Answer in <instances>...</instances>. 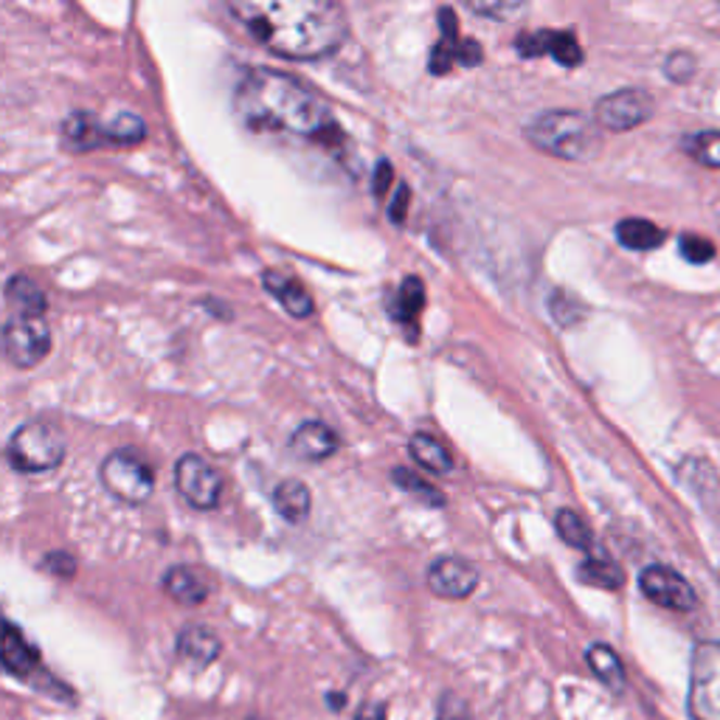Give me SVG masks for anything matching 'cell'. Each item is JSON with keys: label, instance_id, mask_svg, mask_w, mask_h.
Returning <instances> with one entry per match:
<instances>
[{"label": "cell", "instance_id": "obj_29", "mask_svg": "<svg viewBox=\"0 0 720 720\" xmlns=\"http://www.w3.org/2000/svg\"><path fill=\"white\" fill-rule=\"evenodd\" d=\"M423 307H425L423 282H420L416 277H409L406 282L400 284V293H397V307H391V310H395V316L400 321H414Z\"/></svg>", "mask_w": 720, "mask_h": 720}, {"label": "cell", "instance_id": "obj_23", "mask_svg": "<svg viewBox=\"0 0 720 720\" xmlns=\"http://www.w3.org/2000/svg\"><path fill=\"white\" fill-rule=\"evenodd\" d=\"M617 240L628 250H653L667 240V231L658 229L656 222L642 217H628L617 222Z\"/></svg>", "mask_w": 720, "mask_h": 720}, {"label": "cell", "instance_id": "obj_19", "mask_svg": "<svg viewBox=\"0 0 720 720\" xmlns=\"http://www.w3.org/2000/svg\"><path fill=\"white\" fill-rule=\"evenodd\" d=\"M7 307L9 316H46L49 298L35 279L14 273L7 282Z\"/></svg>", "mask_w": 720, "mask_h": 720}, {"label": "cell", "instance_id": "obj_1", "mask_svg": "<svg viewBox=\"0 0 720 720\" xmlns=\"http://www.w3.org/2000/svg\"><path fill=\"white\" fill-rule=\"evenodd\" d=\"M229 12L270 54L321 60L344 46L347 12L330 0H234Z\"/></svg>", "mask_w": 720, "mask_h": 720}, {"label": "cell", "instance_id": "obj_36", "mask_svg": "<svg viewBox=\"0 0 720 720\" xmlns=\"http://www.w3.org/2000/svg\"><path fill=\"white\" fill-rule=\"evenodd\" d=\"M409 201H411V189L409 187L397 189L395 201H391V206H388V217H391L395 226H402V222H406V215H409Z\"/></svg>", "mask_w": 720, "mask_h": 720}, {"label": "cell", "instance_id": "obj_3", "mask_svg": "<svg viewBox=\"0 0 720 720\" xmlns=\"http://www.w3.org/2000/svg\"><path fill=\"white\" fill-rule=\"evenodd\" d=\"M524 136L540 153L563 160H589L600 150L594 121L577 111L538 113L524 125Z\"/></svg>", "mask_w": 720, "mask_h": 720}, {"label": "cell", "instance_id": "obj_41", "mask_svg": "<svg viewBox=\"0 0 720 720\" xmlns=\"http://www.w3.org/2000/svg\"><path fill=\"white\" fill-rule=\"evenodd\" d=\"M248 720H265V718H248Z\"/></svg>", "mask_w": 720, "mask_h": 720}, {"label": "cell", "instance_id": "obj_10", "mask_svg": "<svg viewBox=\"0 0 720 720\" xmlns=\"http://www.w3.org/2000/svg\"><path fill=\"white\" fill-rule=\"evenodd\" d=\"M639 589L651 603L661 605L667 610H679L686 614L698 605V594L679 571H672L667 566H647L639 575Z\"/></svg>", "mask_w": 720, "mask_h": 720}, {"label": "cell", "instance_id": "obj_5", "mask_svg": "<svg viewBox=\"0 0 720 720\" xmlns=\"http://www.w3.org/2000/svg\"><path fill=\"white\" fill-rule=\"evenodd\" d=\"M102 487L125 504H144L155 490V471L136 448H118L107 453L99 467Z\"/></svg>", "mask_w": 720, "mask_h": 720}, {"label": "cell", "instance_id": "obj_26", "mask_svg": "<svg viewBox=\"0 0 720 720\" xmlns=\"http://www.w3.org/2000/svg\"><path fill=\"white\" fill-rule=\"evenodd\" d=\"M681 150L700 167L720 169V130L690 132L681 139Z\"/></svg>", "mask_w": 720, "mask_h": 720}, {"label": "cell", "instance_id": "obj_15", "mask_svg": "<svg viewBox=\"0 0 720 720\" xmlns=\"http://www.w3.org/2000/svg\"><path fill=\"white\" fill-rule=\"evenodd\" d=\"M160 589H164V594H167L172 603L187 605V608L203 605L208 600V594H211V586H208L206 575H203L201 568L183 566V563L164 571Z\"/></svg>", "mask_w": 720, "mask_h": 720}, {"label": "cell", "instance_id": "obj_7", "mask_svg": "<svg viewBox=\"0 0 720 720\" xmlns=\"http://www.w3.org/2000/svg\"><path fill=\"white\" fill-rule=\"evenodd\" d=\"M3 352L21 369L46 360L51 352V326L46 316H9L3 324Z\"/></svg>", "mask_w": 720, "mask_h": 720}, {"label": "cell", "instance_id": "obj_18", "mask_svg": "<svg viewBox=\"0 0 720 720\" xmlns=\"http://www.w3.org/2000/svg\"><path fill=\"white\" fill-rule=\"evenodd\" d=\"M63 144L70 153H88L99 146H111L107 121H99L93 113L77 111L63 121Z\"/></svg>", "mask_w": 720, "mask_h": 720}, {"label": "cell", "instance_id": "obj_8", "mask_svg": "<svg viewBox=\"0 0 720 720\" xmlns=\"http://www.w3.org/2000/svg\"><path fill=\"white\" fill-rule=\"evenodd\" d=\"M175 487L194 510H215L222 501L220 471L197 453H183L175 462Z\"/></svg>", "mask_w": 720, "mask_h": 720}, {"label": "cell", "instance_id": "obj_14", "mask_svg": "<svg viewBox=\"0 0 720 720\" xmlns=\"http://www.w3.org/2000/svg\"><path fill=\"white\" fill-rule=\"evenodd\" d=\"M287 445H291L293 457L301 459V462H324V459L338 453L340 437L321 420H307L293 430Z\"/></svg>", "mask_w": 720, "mask_h": 720}, {"label": "cell", "instance_id": "obj_37", "mask_svg": "<svg viewBox=\"0 0 720 720\" xmlns=\"http://www.w3.org/2000/svg\"><path fill=\"white\" fill-rule=\"evenodd\" d=\"M391 178H395V167H391V160L383 158L377 167H374V197H383V194L388 192V187H391Z\"/></svg>", "mask_w": 720, "mask_h": 720}, {"label": "cell", "instance_id": "obj_40", "mask_svg": "<svg viewBox=\"0 0 720 720\" xmlns=\"http://www.w3.org/2000/svg\"><path fill=\"white\" fill-rule=\"evenodd\" d=\"M326 704H330V709H333V712H340V709L347 707V695L330 693V695H326Z\"/></svg>", "mask_w": 720, "mask_h": 720}, {"label": "cell", "instance_id": "obj_31", "mask_svg": "<svg viewBox=\"0 0 720 720\" xmlns=\"http://www.w3.org/2000/svg\"><path fill=\"white\" fill-rule=\"evenodd\" d=\"M665 74L672 82H686V79L695 77V56L686 54V51H676V54L667 56Z\"/></svg>", "mask_w": 720, "mask_h": 720}, {"label": "cell", "instance_id": "obj_6", "mask_svg": "<svg viewBox=\"0 0 720 720\" xmlns=\"http://www.w3.org/2000/svg\"><path fill=\"white\" fill-rule=\"evenodd\" d=\"M686 709L695 720H720V642L695 647Z\"/></svg>", "mask_w": 720, "mask_h": 720}, {"label": "cell", "instance_id": "obj_16", "mask_svg": "<svg viewBox=\"0 0 720 720\" xmlns=\"http://www.w3.org/2000/svg\"><path fill=\"white\" fill-rule=\"evenodd\" d=\"M262 284L265 291L277 298L279 305L284 307V312L293 316V319H310L312 310H316V301H312L310 293L305 291V284L298 282L296 277H287L282 270H265Z\"/></svg>", "mask_w": 720, "mask_h": 720}, {"label": "cell", "instance_id": "obj_22", "mask_svg": "<svg viewBox=\"0 0 720 720\" xmlns=\"http://www.w3.org/2000/svg\"><path fill=\"white\" fill-rule=\"evenodd\" d=\"M409 453L423 471L434 473V476H448V473L453 471V457H450V450L445 448L434 434H425V430L414 434V437L409 439Z\"/></svg>", "mask_w": 720, "mask_h": 720}, {"label": "cell", "instance_id": "obj_2", "mask_svg": "<svg viewBox=\"0 0 720 720\" xmlns=\"http://www.w3.org/2000/svg\"><path fill=\"white\" fill-rule=\"evenodd\" d=\"M234 111L248 130L305 141H335L340 136L333 111L321 93L293 74L250 68L234 93Z\"/></svg>", "mask_w": 720, "mask_h": 720}, {"label": "cell", "instance_id": "obj_35", "mask_svg": "<svg viewBox=\"0 0 720 720\" xmlns=\"http://www.w3.org/2000/svg\"><path fill=\"white\" fill-rule=\"evenodd\" d=\"M471 9L481 17H513V14L524 12L520 3H504V0H496V3H471Z\"/></svg>", "mask_w": 720, "mask_h": 720}, {"label": "cell", "instance_id": "obj_38", "mask_svg": "<svg viewBox=\"0 0 720 720\" xmlns=\"http://www.w3.org/2000/svg\"><path fill=\"white\" fill-rule=\"evenodd\" d=\"M481 56H485V51H481V46H478L476 40H462V46H459V54H457V63L473 68V65L481 63Z\"/></svg>", "mask_w": 720, "mask_h": 720}, {"label": "cell", "instance_id": "obj_33", "mask_svg": "<svg viewBox=\"0 0 720 720\" xmlns=\"http://www.w3.org/2000/svg\"><path fill=\"white\" fill-rule=\"evenodd\" d=\"M42 568L60 577V580H70V577L77 575V557L68 552H49L42 557Z\"/></svg>", "mask_w": 720, "mask_h": 720}, {"label": "cell", "instance_id": "obj_28", "mask_svg": "<svg viewBox=\"0 0 720 720\" xmlns=\"http://www.w3.org/2000/svg\"><path fill=\"white\" fill-rule=\"evenodd\" d=\"M146 136V125L144 118L136 116V113H116V116L107 121V139L111 144L116 146H127V144H139L144 141Z\"/></svg>", "mask_w": 720, "mask_h": 720}, {"label": "cell", "instance_id": "obj_34", "mask_svg": "<svg viewBox=\"0 0 720 720\" xmlns=\"http://www.w3.org/2000/svg\"><path fill=\"white\" fill-rule=\"evenodd\" d=\"M437 720H473V715L467 700H462L459 695H445L442 704H439Z\"/></svg>", "mask_w": 720, "mask_h": 720}, {"label": "cell", "instance_id": "obj_30", "mask_svg": "<svg viewBox=\"0 0 720 720\" xmlns=\"http://www.w3.org/2000/svg\"><path fill=\"white\" fill-rule=\"evenodd\" d=\"M679 248H681V257L693 265H704V262H709V259H715V245L698 234L681 236Z\"/></svg>", "mask_w": 720, "mask_h": 720}, {"label": "cell", "instance_id": "obj_21", "mask_svg": "<svg viewBox=\"0 0 720 720\" xmlns=\"http://www.w3.org/2000/svg\"><path fill=\"white\" fill-rule=\"evenodd\" d=\"M586 665L591 667V672H594L596 679L608 686L610 693H622L625 686H628V676H625L622 658H619L617 651L608 647V644H603V642L591 644L589 651H586Z\"/></svg>", "mask_w": 720, "mask_h": 720}, {"label": "cell", "instance_id": "obj_20", "mask_svg": "<svg viewBox=\"0 0 720 720\" xmlns=\"http://www.w3.org/2000/svg\"><path fill=\"white\" fill-rule=\"evenodd\" d=\"M270 501H273V510H277L287 524H301V520L310 515L312 492L305 481H298V478H284V481H279L277 485Z\"/></svg>", "mask_w": 720, "mask_h": 720}, {"label": "cell", "instance_id": "obj_25", "mask_svg": "<svg viewBox=\"0 0 720 720\" xmlns=\"http://www.w3.org/2000/svg\"><path fill=\"white\" fill-rule=\"evenodd\" d=\"M554 529H557L563 543H568L571 549L594 554V532H591L589 524H586L575 510H557V515H554Z\"/></svg>", "mask_w": 720, "mask_h": 720}, {"label": "cell", "instance_id": "obj_17", "mask_svg": "<svg viewBox=\"0 0 720 720\" xmlns=\"http://www.w3.org/2000/svg\"><path fill=\"white\" fill-rule=\"evenodd\" d=\"M175 653L183 661H192L197 667H208L217 661L222 653V642L208 625H183L175 637Z\"/></svg>", "mask_w": 720, "mask_h": 720}, {"label": "cell", "instance_id": "obj_24", "mask_svg": "<svg viewBox=\"0 0 720 720\" xmlns=\"http://www.w3.org/2000/svg\"><path fill=\"white\" fill-rule=\"evenodd\" d=\"M577 577H580L586 586H594V589L605 591L622 589L625 582V571L619 568V563H614L610 557H603V554H589V557L577 566Z\"/></svg>", "mask_w": 720, "mask_h": 720}, {"label": "cell", "instance_id": "obj_32", "mask_svg": "<svg viewBox=\"0 0 720 720\" xmlns=\"http://www.w3.org/2000/svg\"><path fill=\"white\" fill-rule=\"evenodd\" d=\"M549 307H552L557 324H563V326H571L575 321H580V316H582V307L577 305L575 298L568 296V293H563V291L554 293L552 305H549Z\"/></svg>", "mask_w": 720, "mask_h": 720}, {"label": "cell", "instance_id": "obj_12", "mask_svg": "<svg viewBox=\"0 0 720 720\" xmlns=\"http://www.w3.org/2000/svg\"><path fill=\"white\" fill-rule=\"evenodd\" d=\"M515 51L520 56H527V60H535V56H554L557 63L566 65V68H575V65L582 63V49L577 37L571 31H527V35H520L515 40Z\"/></svg>", "mask_w": 720, "mask_h": 720}, {"label": "cell", "instance_id": "obj_27", "mask_svg": "<svg viewBox=\"0 0 720 720\" xmlns=\"http://www.w3.org/2000/svg\"><path fill=\"white\" fill-rule=\"evenodd\" d=\"M391 478H395V485L400 487L406 496H414V499H420L423 504H430V506L445 504L442 492H439L434 485H428V478H423L420 473H411V471H406V467H395Z\"/></svg>", "mask_w": 720, "mask_h": 720}, {"label": "cell", "instance_id": "obj_39", "mask_svg": "<svg viewBox=\"0 0 720 720\" xmlns=\"http://www.w3.org/2000/svg\"><path fill=\"white\" fill-rule=\"evenodd\" d=\"M355 720H386V707L383 704H363L355 712Z\"/></svg>", "mask_w": 720, "mask_h": 720}, {"label": "cell", "instance_id": "obj_4", "mask_svg": "<svg viewBox=\"0 0 720 720\" xmlns=\"http://www.w3.org/2000/svg\"><path fill=\"white\" fill-rule=\"evenodd\" d=\"M68 439L63 428L46 420H31L14 430L7 442V462L17 473H49L65 462Z\"/></svg>", "mask_w": 720, "mask_h": 720}, {"label": "cell", "instance_id": "obj_13", "mask_svg": "<svg viewBox=\"0 0 720 720\" xmlns=\"http://www.w3.org/2000/svg\"><path fill=\"white\" fill-rule=\"evenodd\" d=\"M0 658H3V670L14 679L35 681L42 672L40 651L35 644L23 637V630L14 622L3 625V644H0Z\"/></svg>", "mask_w": 720, "mask_h": 720}, {"label": "cell", "instance_id": "obj_11", "mask_svg": "<svg viewBox=\"0 0 720 720\" xmlns=\"http://www.w3.org/2000/svg\"><path fill=\"white\" fill-rule=\"evenodd\" d=\"M425 586L439 600H467L478 589V568L459 554H442L425 571Z\"/></svg>", "mask_w": 720, "mask_h": 720}, {"label": "cell", "instance_id": "obj_9", "mask_svg": "<svg viewBox=\"0 0 720 720\" xmlns=\"http://www.w3.org/2000/svg\"><path fill=\"white\" fill-rule=\"evenodd\" d=\"M653 116V97L642 88L614 90L608 97L596 99L594 121L603 130L628 132L633 127L644 125Z\"/></svg>", "mask_w": 720, "mask_h": 720}]
</instances>
